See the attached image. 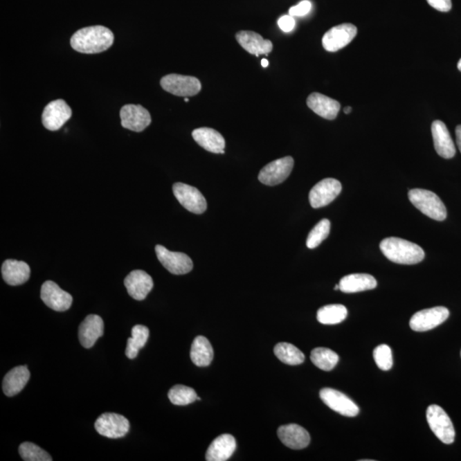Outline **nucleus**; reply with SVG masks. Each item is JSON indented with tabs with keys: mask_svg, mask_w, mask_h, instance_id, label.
<instances>
[{
	"mask_svg": "<svg viewBox=\"0 0 461 461\" xmlns=\"http://www.w3.org/2000/svg\"><path fill=\"white\" fill-rule=\"evenodd\" d=\"M114 43V35L104 26H91L76 31L72 36V48L80 53L96 54L108 50Z\"/></svg>",
	"mask_w": 461,
	"mask_h": 461,
	"instance_id": "1",
	"label": "nucleus"
},
{
	"mask_svg": "<svg viewBox=\"0 0 461 461\" xmlns=\"http://www.w3.org/2000/svg\"><path fill=\"white\" fill-rule=\"evenodd\" d=\"M380 250L386 258L398 264H417L424 258V251L422 247L399 237L384 239L380 243Z\"/></svg>",
	"mask_w": 461,
	"mask_h": 461,
	"instance_id": "2",
	"label": "nucleus"
},
{
	"mask_svg": "<svg viewBox=\"0 0 461 461\" xmlns=\"http://www.w3.org/2000/svg\"><path fill=\"white\" fill-rule=\"evenodd\" d=\"M408 199L413 206L424 215L435 221H444L447 217V210L437 194L424 189H413L408 192Z\"/></svg>",
	"mask_w": 461,
	"mask_h": 461,
	"instance_id": "3",
	"label": "nucleus"
},
{
	"mask_svg": "<svg viewBox=\"0 0 461 461\" xmlns=\"http://www.w3.org/2000/svg\"><path fill=\"white\" fill-rule=\"evenodd\" d=\"M426 419L431 431L445 444L455 442V431L447 413L437 405L427 408Z\"/></svg>",
	"mask_w": 461,
	"mask_h": 461,
	"instance_id": "4",
	"label": "nucleus"
},
{
	"mask_svg": "<svg viewBox=\"0 0 461 461\" xmlns=\"http://www.w3.org/2000/svg\"><path fill=\"white\" fill-rule=\"evenodd\" d=\"M163 89L179 97H192L199 94L202 85L196 77L177 74L168 75L161 80Z\"/></svg>",
	"mask_w": 461,
	"mask_h": 461,
	"instance_id": "5",
	"label": "nucleus"
},
{
	"mask_svg": "<svg viewBox=\"0 0 461 461\" xmlns=\"http://www.w3.org/2000/svg\"><path fill=\"white\" fill-rule=\"evenodd\" d=\"M94 426L98 434L113 439L125 437L130 429L128 419L114 413H105L98 417Z\"/></svg>",
	"mask_w": 461,
	"mask_h": 461,
	"instance_id": "6",
	"label": "nucleus"
},
{
	"mask_svg": "<svg viewBox=\"0 0 461 461\" xmlns=\"http://www.w3.org/2000/svg\"><path fill=\"white\" fill-rule=\"evenodd\" d=\"M449 311L445 307H435L431 309L419 311L413 314L409 325L415 332L433 330L448 319Z\"/></svg>",
	"mask_w": 461,
	"mask_h": 461,
	"instance_id": "7",
	"label": "nucleus"
},
{
	"mask_svg": "<svg viewBox=\"0 0 461 461\" xmlns=\"http://www.w3.org/2000/svg\"><path fill=\"white\" fill-rule=\"evenodd\" d=\"M174 197L183 207L192 213L200 215L207 210V201L199 190L184 183H175L173 186Z\"/></svg>",
	"mask_w": 461,
	"mask_h": 461,
	"instance_id": "8",
	"label": "nucleus"
},
{
	"mask_svg": "<svg viewBox=\"0 0 461 461\" xmlns=\"http://www.w3.org/2000/svg\"><path fill=\"white\" fill-rule=\"evenodd\" d=\"M294 167V159L285 156L271 162L259 173V181L266 186H276L284 182L291 173Z\"/></svg>",
	"mask_w": 461,
	"mask_h": 461,
	"instance_id": "9",
	"label": "nucleus"
},
{
	"mask_svg": "<svg viewBox=\"0 0 461 461\" xmlns=\"http://www.w3.org/2000/svg\"><path fill=\"white\" fill-rule=\"evenodd\" d=\"M155 250L157 258L168 272L175 275H181L192 270L193 262L188 255L168 251L163 245H156Z\"/></svg>",
	"mask_w": 461,
	"mask_h": 461,
	"instance_id": "10",
	"label": "nucleus"
},
{
	"mask_svg": "<svg viewBox=\"0 0 461 461\" xmlns=\"http://www.w3.org/2000/svg\"><path fill=\"white\" fill-rule=\"evenodd\" d=\"M357 35V28L351 24L333 27L322 38V45L329 53H335L349 45Z\"/></svg>",
	"mask_w": 461,
	"mask_h": 461,
	"instance_id": "11",
	"label": "nucleus"
},
{
	"mask_svg": "<svg viewBox=\"0 0 461 461\" xmlns=\"http://www.w3.org/2000/svg\"><path fill=\"white\" fill-rule=\"evenodd\" d=\"M342 192V185L335 179L328 178L317 183L309 192V203L314 208L327 206Z\"/></svg>",
	"mask_w": 461,
	"mask_h": 461,
	"instance_id": "12",
	"label": "nucleus"
},
{
	"mask_svg": "<svg viewBox=\"0 0 461 461\" xmlns=\"http://www.w3.org/2000/svg\"><path fill=\"white\" fill-rule=\"evenodd\" d=\"M320 397L327 407L341 415L356 417L360 412L358 406L349 397L338 390L324 388L320 390Z\"/></svg>",
	"mask_w": 461,
	"mask_h": 461,
	"instance_id": "13",
	"label": "nucleus"
},
{
	"mask_svg": "<svg viewBox=\"0 0 461 461\" xmlns=\"http://www.w3.org/2000/svg\"><path fill=\"white\" fill-rule=\"evenodd\" d=\"M72 116V109L63 100L51 101L42 114L44 127L50 131L60 130Z\"/></svg>",
	"mask_w": 461,
	"mask_h": 461,
	"instance_id": "14",
	"label": "nucleus"
},
{
	"mask_svg": "<svg viewBox=\"0 0 461 461\" xmlns=\"http://www.w3.org/2000/svg\"><path fill=\"white\" fill-rule=\"evenodd\" d=\"M40 298L47 307L57 312L67 311L73 303L72 296L51 280L42 284Z\"/></svg>",
	"mask_w": 461,
	"mask_h": 461,
	"instance_id": "15",
	"label": "nucleus"
},
{
	"mask_svg": "<svg viewBox=\"0 0 461 461\" xmlns=\"http://www.w3.org/2000/svg\"><path fill=\"white\" fill-rule=\"evenodd\" d=\"M122 126L131 131H144L152 123V116L147 109L141 105H124L120 111Z\"/></svg>",
	"mask_w": 461,
	"mask_h": 461,
	"instance_id": "16",
	"label": "nucleus"
},
{
	"mask_svg": "<svg viewBox=\"0 0 461 461\" xmlns=\"http://www.w3.org/2000/svg\"><path fill=\"white\" fill-rule=\"evenodd\" d=\"M124 284L128 294L137 301L145 299L154 287L152 278L143 270L132 271L124 280Z\"/></svg>",
	"mask_w": 461,
	"mask_h": 461,
	"instance_id": "17",
	"label": "nucleus"
},
{
	"mask_svg": "<svg viewBox=\"0 0 461 461\" xmlns=\"http://www.w3.org/2000/svg\"><path fill=\"white\" fill-rule=\"evenodd\" d=\"M104 321L97 314H90L79 327V340L80 345L86 349H90L97 340L104 334Z\"/></svg>",
	"mask_w": 461,
	"mask_h": 461,
	"instance_id": "18",
	"label": "nucleus"
},
{
	"mask_svg": "<svg viewBox=\"0 0 461 461\" xmlns=\"http://www.w3.org/2000/svg\"><path fill=\"white\" fill-rule=\"evenodd\" d=\"M280 441L292 449H303L309 446L310 435L305 428L296 424L282 426L278 430Z\"/></svg>",
	"mask_w": 461,
	"mask_h": 461,
	"instance_id": "19",
	"label": "nucleus"
},
{
	"mask_svg": "<svg viewBox=\"0 0 461 461\" xmlns=\"http://www.w3.org/2000/svg\"><path fill=\"white\" fill-rule=\"evenodd\" d=\"M237 42L243 48L250 54L269 55L273 51V43L269 39H265L262 35L253 31H239L236 34Z\"/></svg>",
	"mask_w": 461,
	"mask_h": 461,
	"instance_id": "20",
	"label": "nucleus"
},
{
	"mask_svg": "<svg viewBox=\"0 0 461 461\" xmlns=\"http://www.w3.org/2000/svg\"><path fill=\"white\" fill-rule=\"evenodd\" d=\"M434 146L438 155L445 159L455 156L456 150L451 136L445 124L441 120H435L431 125Z\"/></svg>",
	"mask_w": 461,
	"mask_h": 461,
	"instance_id": "21",
	"label": "nucleus"
},
{
	"mask_svg": "<svg viewBox=\"0 0 461 461\" xmlns=\"http://www.w3.org/2000/svg\"><path fill=\"white\" fill-rule=\"evenodd\" d=\"M192 138L201 147L215 154H224L225 138L217 130L210 127H200L192 132Z\"/></svg>",
	"mask_w": 461,
	"mask_h": 461,
	"instance_id": "22",
	"label": "nucleus"
},
{
	"mask_svg": "<svg viewBox=\"0 0 461 461\" xmlns=\"http://www.w3.org/2000/svg\"><path fill=\"white\" fill-rule=\"evenodd\" d=\"M307 105L316 114L327 120H334L341 108L338 101L319 93L310 94Z\"/></svg>",
	"mask_w": 461,
	"mask_h": 461,
	"instance_id": "23",
	"label": "nucleus"
},
{
	"mask_svg": "<svg viewBox=\"0 0 461 461\" xmlns=\"http://www.w3.org/2000/svg\"><path fill=\"white\" fill-rule=\"evenodd\" d=\"M1 272L6 283L16 287L26 283L29 280L31 270L27 263L9 259L3 263Z\"/></svg>",
	"mask_w": 461,
	"mask_h": 461,
	"instance_id": "24",
	"label": "nucleus"
},
{
	"mask_svg": "<svg viewBox=\"0 0 461 461\" xmlns=\"http://www.w3.org/2000/svg\"><path fill=\"white\" fill-rule=\"evenodd\" d=\"M237 448L235 438L232 435L223 434L215 438L206 453L208 461H225L233 455Z\"/></svg>",
	"mask_w": 461,
	"mask_h": 461,
	"instance_id": "25",
	"label": "nucleus"
},
{
	"mask_svg": "<svg viewBox=\"0 0 461 461\" xmlns=\"http://www.w3.org/2000/svg\"><path fill=\"white\" fill-rule=\"evenodd\" d=\"M30 379V372L27 365L14 368L3 380V391L6 396L12 397L20 393Z\"/></svg>",
	"mask_w": 461,
	"mask_h": 461,
	"instance_id": "26",
	"label": "nucleus"
},
{
	"mask_svg": "<svg viewBox=\"0 0 461 461\" xmlns=\"http://www.w3.org/2000/svg\"><path fill=\"white\" fill-rule=\"evenodd\" d=\"M377 287L375 278L367 273H354L343 277L339 282V290L345 293L372 290Z\"/></svg>",
	"mask_w": 461,
	"mask_h": 461,
	"instance_id": "27",
	"label": "nucleus"
},
{
	"mask_svg": "<svg viewBox=\"0 0 461 461\" xmlns=\"http://www.w3.org/2000/svg\"><path fill=\"white\" fill-rule=\"evenodd\" d=\"M190 356H191L192 361L197 367H208L213 361V347L205 336H197L192 343Z\"/></svg>",
	"mask_w": 461,
	"mask_h": 461,
	"instance_id": "28",
	"label": "nucleus"
},
{
	"mask_svg": "<svg viewBox=\"0 0 461 461\" xmlns=\"http://www.w3.org/2000/svg\"><path fill=\"white\" fill-rule=\"evenodd\" d=\"M149 329L145 325H137L132 329V338L127 339L126 356L128 359H135L138 350L145 347L149 338Z\"/></svg>",
	"mask_w": 461,
	"mask_h": 461,
	"instance_id": "29",
	"label": "nucleus"
},
{
	"mask_svg": "<svg viewBox=\"0 0 461 461\" xmlns=\"http://www.w3.org/2000/svg\"><path fill=\"white\" fill-rule=\"evenodd\" d=\"M274 354L280 361L287 365H300L305 360V354L291 343H278L274 347Z\"/></svg>",
	"mask_w": 461,
	"mask_h": 461,
	"instance_id": "30",
	"label": "nucleus"
},
{
	"mask_svg": "<svg viewBox=\"0 0 461 461\" xmlns=\"http://www.w3.org/2000/svg\"><path fill=\"white\" fill-rule=\"evenodd\" d=\"M347 316L345 306L331 305L320 307L317 312V320L323 325H336L341 323Z\"/></svg>",
	"mask_w": 461,
	"mask_h": 461,
	"instance_id": "31",
	"label": "nucleus"
},
{
	"mask_svg": "<svg viewBox=\"0 0 461 461\" xmlns=\"http://www.w3.org/2000/svg\"><path fill=\"white\" fill-rule=\"evenodd\" d=\"M310 359L318 368L323 371H332L339 361L338 354L327 347H316L311 352Z\"/></svg>",
	"mask_w": 461,
	"mask_h": 461,
	"instance_id": "32",
	"label": "nucleus"
},
{
	"mask_svg": "<svg viewBox=\"0 0 461 461\" xmlns=\"http://www.w3.org/2000/svg\"><path fill=\"white\" fill-rule=\"evenodd\" d=\"M168 398L174 405L186 406L197 400L196 391L185 386H175L168 392Z\"/></svg>",
	"mask_w": 461,
	"mask_h": 461,
	"instance_id": "33",
	"label": "nucleus"
},
{
	"mask_svg": "<svg viewBox=\"0 0 461 461\" xmlns=\"http://www.w3.org/2000/svg\"><path fill=\"white\" fill-rule=\"evenodd\" d=\"M331 222L327 219H321L307 236V246L309 248H314L323 242L330 233Z\"/></svg>",
	"mask_w": 461,
	"mask_h": 461,
	"instance_id": "34",
	"label": "nucleus"
},
{
	"mask_svg": "<svg viewBox=\"0 0 461 461\" xmlns=\"http://www.w3.org/2000/svg\"><path fill=\"white\" fill-rule=\"evenodd\" d=\"M19 453L25 461H53V458L45 450L33 442H24L19 447Z\"/></svg>",
	"mask_w": 461,
	"mask_h": 461,
	"instance_id": "35",
	"label": "nucleus"
},
{
	"mask_svg": "<svg viewBox=\"0 0 461 461\" xmlns=\"http://www.w3.org/2000/svg\"><path fill=\"white\" fill-rule=\"evenodd\" d=\"M373 358L379 369L383 371L390 370L393 365L392 351L389 346L381 345L373 351Z\"/></svg>",
	"mask_w": 461,
	"mask_h": 461,
	"instance_id": "36",
	"label": "nucleus"
},
{
	"mask_svg": "<svg viewBox=\"0 0 461 461\" xmlns=\"http://www.w3.org/2000/svg\"><path fill=\"white\" fill-rule=\"evenodd\" d=\"M311 8H312V3H311L309 0H303L298 5L291 7L290 10H289V14L293 17H305L307 14L309 13Z\"/></svg>",
	"mask_w": 461,
	"mask_h": 461,
	"instance_id": "37",
	"label": "nucleus"
},
{
	"mask_svg": "<svg viewBox=\"0 0 461 461\" xmlns=\"http://www.w3.org/2000/svg\"><path fill=\"white\" fill-rule=\"evenodd\" d=\"M427 2L439 12H448L452 8L451 0H427Z\"/></svg>",
	"mask_w": 461,
	"mask_h": 461,
	"instance_id": "38",
	"label": "nucleus"
},
{
	"mask_svg": "<svg viewBox=\"0 0 461 461\" xmlns=\"http://www.w3.org/2000/svg\"><path fill=\"white\" fill-rule=\"evenodd\" d=\"M295 24L294 17H291V15L281 17L278 21V25H279L281 30L287 33L293 30Z\"/></svg>",
	"mask_w": 461,
	"mask_h": 461,
	"instance_id": "39",
	"label": "nucleus"
},
{
	"mask_svg": "<svg viewBox=\"0 0 461 461\" xmlns=\"http://www.w3.org/2000/svg\"><path fill=\"white\" fill-rule=\"evenodd\" d=\"M455 134H456L457 145H458V147L461 152V125L456 127Z\"/></svg>",
	"mask_w": 461,
	"mask_h": 461,
	"instance_id": "40",
	"label": "nucleus"
},
{
	"mask_svg": "<svg viewBox=\"0 0 461 461\" xmlns=\"http://www.w3.org/2000/svg\"><path fill=\"white\" fill-rule=\"evenodd\" d=\"M269 64V61L266 60V58H264V60H262V65L263 68L268 67Z\"/></svg>",
	"mask_w": 461,
	"mask_h": 461,
	"instance_id": "41",
	"label": "nucleus"
},
{
	"mask_svg": "<svg viewBox=\"0 0 461 461\" xmlns=\"http://www.w3.org/2000/svg\"><path fill=\"white\" fill-rule=\"evenodd\" d=\"M351 111H352V108H351L350 106H347V107L343 109V111H345V114H350Z\"/></svg>",
	"mask_w": 461,
	"mask_h": 461,
	"instance_id": "42",
	"label": "nucleus"
},
{
	"mask_svg": "<svg viewBox=\"0 0 461 461\" xmlns=\"http://www.w3.org/2000/svg\"><path fill=\"white\" fill-rule=\"evenodd\" d=\"M458 69H459V71H461V60H460V62L458 63Z\"/></svg>",
	"mask_w": 461,
	"mask_h": 461,
	"instance_id": "43",
	"label": "nucleus"
},
{
	"mask_svg": "<svg viewBox=\"0 0 461 461\" xmlns=\"http://www.w3.org/2000/svg\"><path fill=\"white\" fill-rule=\"evenodd\" d=\"M335 290H339V284H336L335 287Z\"/></svg>",
	"mask_w": 461,
	"mask_h": 461,
	"instance_id": "44",
	"label": "nucleus"
},
{
	"mask_svg": "<svg viewBox=\"0 0 461 461\" xmlns=\"http://www.w3.org/2000/svg\"><path fill=\"white\" fill-rule=\"evenodd\" d=\"M185 102H189V100H188V98H185Z\"/></svg>",
	"mask_w": 461,
	"mask_h": 461,
	"instance_id": "45",
	"label": "nucleus"
},
{
	"mask_svg": "<svg viewBox=\"0 0 461 461\" xmlns=\"http://www.w3.org/2000/svg\"><path fill=\"white\" fill-rule=\"evenodd\" d=\"M197 401H201V398H200V397H197Z\"/></svg>",
	"mask_w": 461,
	"mask_h": 461,
	"instance_id": "46",
	"label": "nucleus"
}]
</instances>
